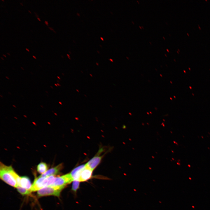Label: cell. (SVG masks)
<instances>
[{
    "instance_id": "277c9868",
    "label": "cell",
    "mask_w": 210,
    "mask_h": 210,
    "mask_svg": "<svg viewBox=\"0 0 210 210\" xmlns=\"http://www.w3.org/2000/svg\"><path fill=\"white\" fill-rule=\"evenodd\" d=\"M73 181L69 173L55 177L53 184L50 186H57L64 187L68 184Z\"/></svg>"
},
{
    "instance_id": "2e32d148",
    "label": "cell",
    "mask_w": 210,
    "mask_h": 210,
    "mask_svg": "<svg viewBox=\"0 0 210 210\" xmlns=\"http://www.w3.org/2000/svg\"><path fill=\"white\" fill-rule=\"evenodd\" d=\"M3 55L4 57H6L5 55H4L3 54Z\"/></svg>"
},
{
    "instance_id": "6da1fadb",
    "label": "cell",
    "mask_w": 210,
    "mask_h": 210,
    "mask_svg": "<svg viewBox=\"0 0 210 210\" xmlns=\"http://www.w3.org/2000/svg\"><path fill=\"white\" fill-rule=\"evenodd\" d=\"M0 177L4 182L11 186L16 188L18 186L8 170V166L1 162L0 164Z\"/></svg>"
},
{
    "instance_id": "44dd1931",
    "label": "cell",
    "mask_w": 210,
    "mask_h": 210,
    "mask_svg": "<svg viewBox=\"0 0 210 210\" xmlns=\"http://www.w3.org/2000/svg\"><path fill=\"white\" fill-rule=\"evenodd\" d=\"M7 53V54H8V55H10V54H9V53Z\"/></svg>"
},
{
    "instance_id": "4316f807",
    "label": "cell",
    "mask_w": 210,
    "mask_h": 210,
    "mask_svg": "<svg viewBox=\"0 0 210 210\" xmlns=\"http://www.w3.org/2000/svg\"><path fill=\"white\" fill-rule=\"evenodd\" d=\"M52 88H53L52 87V86H50Z\"/></svg>"
},
{
    "instance_id": "3957f363",
    "label": "cell",
    "mask_w": 210,
    "mask_h": 210,
    "mask_svg": "<svg viewBox=\"0 0 210 210\" xmlns=\"http://www.w3.org/2000/svg\"><path fill=\"white\" fill-rule=\"evenodd\" d=\"M93 171L85 164L79 171L74 181L77 180L80 182L86 181L91 178Z\"/></svg>"
},
{
    "instance_id": "5b68a950",
    "label": "cell",
    "mask_w": 210,
    "mask_h": 210,
    "mask_svg": "<svg viewBox=\"0 0 210 210\" xmlns=\"http://www.w3.org/2000/svg\"><path fill=\"white\" fill-rule=\"evenodd\" d=\"M63 167L62 164H60L57 166L48 170L45 173L41 174V177H47L52 176H55L58 174Z\"/></svg>"
},
{
    "instance_id": "9c48e42d",
    "label": "cell",
    "mask_w": 210,
    "mask_h": 210,
    "mask_svg": "<svg viewBox=\"0 0 210 210\" xmlns=\"http://www.w3.org/2000/svg\"><path fill=\"white\" fill-rule=\"evenodd\" d=\"M18 192L23 195H28L30 194L31 191L30 190L18 186L17 188Z\"/></svg>"
},
{
    "instance_id": "30bf717a",
    "label": "cell",
    "mask_w": 210,
    "mask_h": 210,
    "mask_svg": "<svg viewBox=\"0 0 210 210\" xmlns=\"http://www.w3.org/2000/svg\"><path fill=\"white\" fill-rule=\"evenodd\" d=\"M72 182V190L73 191L76 192L77 190L79 188L80 183V182L77 180H74Z\"/></svg>"
},
{
    "instance_id": "9a60e30c",
    "label": "cell",
    "mask_w": 210,
    "mask_h": 210,
    "mask_svg": "<svg viewBox=\"0 0 210 210\" xmlns=\"http://www.w3.org/2000/svg\"><path fill=\"white\" fill-rule=\"evenodd\" d=\"M37 19H38V20H39V21H41V20H40V19L39 18H37Z\"/></svg>"
},
{
    "instance_id": "8fae6325",
    "label": "cell",
    "mask_w": 210,
    "mask_h": 210,
    "mask_svg": "<svg viewBox=\"0 0 210 210\" xmlns=\"http://www.w3.org/2000/svg\"><path fill=\"white\" fill-rule=\"evenodd\" d=\"M48 28L50 29L51 30H52L53 32H54L55 33H56L54 31V30L52 28H51L50 27H49Z\"/></svg>"
},
{
    "instance_id": "52a82bcc",
    "label": "cell",
    "mask_w": 210,
    "mask_h": 210,
    "mask_svg": "<svg viewBox=\"0 0 210 210\" xmlns=\"http://www.w3.org/2000/svg\"><path fill=\"white\" fill-rule=\"evenodd\" d=\"M32 186L31 181L28 177L25 176L21 177L20 186L30 190Z\"/></svg>"
},
{
    "instance_id": "484cf974",
    "label": "cell",
    "mask_w": 210,
    "mask_h": 210,
    "mask_svg": "<svg viewBox=\"0 0 210 210\" xmlns=\"http://www.w3.org/2000/svg\"><path fill=\"white\" fill-rule=\"evenodd\" d=\"M101 38V39H103H103L102 38Z\"/></svg>"
},
{
    "instance_id": "d6986e66",
    "label": "cell",
    "mask_w": 210,
    "mask_h": 210,
    "mask_svg": "<svg viewBox=\"0 0 210 210\" xmlns=\"http://www.w3.org/2000/svg\"><path fill=\"white\" fill-rule=\"evenodd\" d=\"M20 4H21V5H22V6H23V5H22V3H20Z\"/></svg>"
},
{
    "instance_id": "7a4b0ae2",
    "label": "cell",
    "mask_w": 210,
    "mask_h": 210,
    "mask_svg": "<svg viewBox=\"0 0 210 210\" xmlns=\"http://www.w3.org/2000/svg\"><path fill=\"white\" fill-rule=\"evenodd\" d=\"M64 188L63 187L57 186H47L38 190L37 194L40 197L49 195L59 196Z\"/></svg>"
},
{
    "instance_id": "e0dca14e",
    "label": "cell",
    "mask_w": 210,
    "mask_h": 210,
    "mask_svg": "<svg viewBox=\"0 0 210 210\" xmlns=\"http://www.w3.org/2000/svg\"><path fill=\"white\" fill-rule=\"evenodd\" d=\"M13 107H14L16 108V106H15V105H13Z\"/></svg>"
},
{
    "instance_id": "83f0119b",
    "label": "cell",
    "mask_w": 210,
    "mask_h": 210,
    "mask_svg": "<svg viewBox=\"0 0 210 210\" xmlns=\"http://www.w3.org/2000/svg\"><path fill=\"white\" fill-rule=\"evenodd\" d=\"M2 1H4L3 0H2Z\"/></svg>"
},
{
    "instance_id": "603a6c76",
    "label": "cell",
    "mask_w": 210,
    "mask_h": 210,
    "mask_svg": "<svg viewBox=\"0 0 210 210\" xmlns=\"http://www.w3.org/2000/svg\"><path fill=\"white\" fill-rule=\"evenodd\" d=\"M28 11H29L30 13H31V12L29 10H28Z\"/></svg>"
},
{
    "instance_id": "5bb4252c",
    "label": "cell",
    "mask_w": 210,
    "mask_h": 210,
    "mask_svg": "<svg viewBox=\"0 0 210 210\" xmlns=\"http://www.w3.org/2000/svg\"><path fill=\"white\" fill-rule=\"evenodd\" d=\"M32 56H33V57L34 59H36V57H35V56H34V55H33Z\"/></svg>"
},
{
    "instance_id": "d4e9b609",
    "label": "cell",
    "mask_w": 210,
    "mask_h": 210,
    "mask_svg": "<svg viewBox=\"0 0 210 210\" xmlns=\"http://www.w3.org/2000/svg\"><path fill=\"white\" fill-rule=\"evenodd\" d=\"M41 107H42V108H43V106H42L41 105Z\"/></svg>"
},
{
    "instance_id": "8992f818",
    "label": "cell",
    "mask_w": 210,
    "mask_h": 210,
    "mask_svg": "<svg viewBox=\"0 0 210 210\" xmlns=\"http://www.w3.org/2000/svg\"><path fill=\"white\" fill-rule=\"evenodd\" d=\"M102 158V156L99 155L95 156L85 164L86 165L93 171L100 163Z\"/></svg>"
},
{
    "instance_id": "7402d4cb",
    "label": "cell",
    "mask_w": 210,
    "mask_h": 210,
    "mask_svg": "<svg viewBox=\"0 0 210 210\" xmlns=\"http://www.w3.org/2000/svg\"><path fill=\"white\" fill-rule=\"evenodd\" d=\"M55 85H56V86H57V85L56 84H55Z\"/></svg>"
},
{
    "instance_id": "4fadbf2b",
    "label": "cell",
    "mask_w": 210,
    "mask_h": 210,
    "mask_svg": "<svg viewBox=\"0 0 210 210\" xmlns=\"http://www.w3.org/2000/svg\"><path fill=\"white\" fill-rule=\"evenodd\" d=\"M26 50L27 51L29 52V49H27V48H26Z\"/></svg>"
},
{
    "instance_id": "ba28073f",
    "label": "cell",
    "mask_w": 210,
    "mask_h": 210,
    "mask_svg": "<svg viewBox=\"0 0 210 210\" xmlns=\"http://www.w3.org/2000/svg\"><path fill=\"white\" fill-rule=\"evenodd\" d=\"M48 167L47 164L43 162H41L37 166V172L40 174H43L48 170Z\"/></svg>"
},
{
    "instance_id": "7c38bea8",
    "label": "cell",
    "mask_w": 210,
    "mask_h": 210,
    "mask_svg": "<svg viewBox=\"0 0 210 210\" xmlns=\"http://www.w3.org/2000/svg\"><path fill=\"white\" fill-rule=\"evenodd\" d=\"M45 23L48 26V22L47 21H45Z\"/></svg>"
},
{
    "instance_id": "ffe728a7",
    "label": "cell",
    "mask_w": 210,
    "mask_h": 210,
    "mask_svg": "<svg viewBox=\"0 0 210 210\" xmlns=\"http://www.w3.org/2000/svg\"><path fill=\"white\" fill-rule=\"evenodd\" d=\"M1 58L3 60H4V59H3V58H2V57H1Z\"/></svg>"
},
{
    "instance_id": "ac0fdd59",
    "label": "cell",
    "mask_w": 210,
    "mask_h": 210,
    "mask_svg": "<svg viewBox=\"0 0 210 210\" xmlns=\"http://www.w3.org/2000/svg\"><path fill=\"white\" fill-rule=\"evenodd\" d=\"M6 78H7L8 79H9V78L8 77L6 76Z\"/></svg>"
},
{
    "instance_id": "cb8c5ba5",
    "label": "cell",
    "mask_w": 210,
    "mask_h": 210,
    "mask_svg": "<svg viewBox=\"0 0 210 210\" xmlns=\"http://www.w3.org/2000/svg\"><path fill=\"white\" fill-rule=\"evenodd\" d=\"M23 70H24V69L22 68V67H21Z\"/></svg>"
}]
</instances>
